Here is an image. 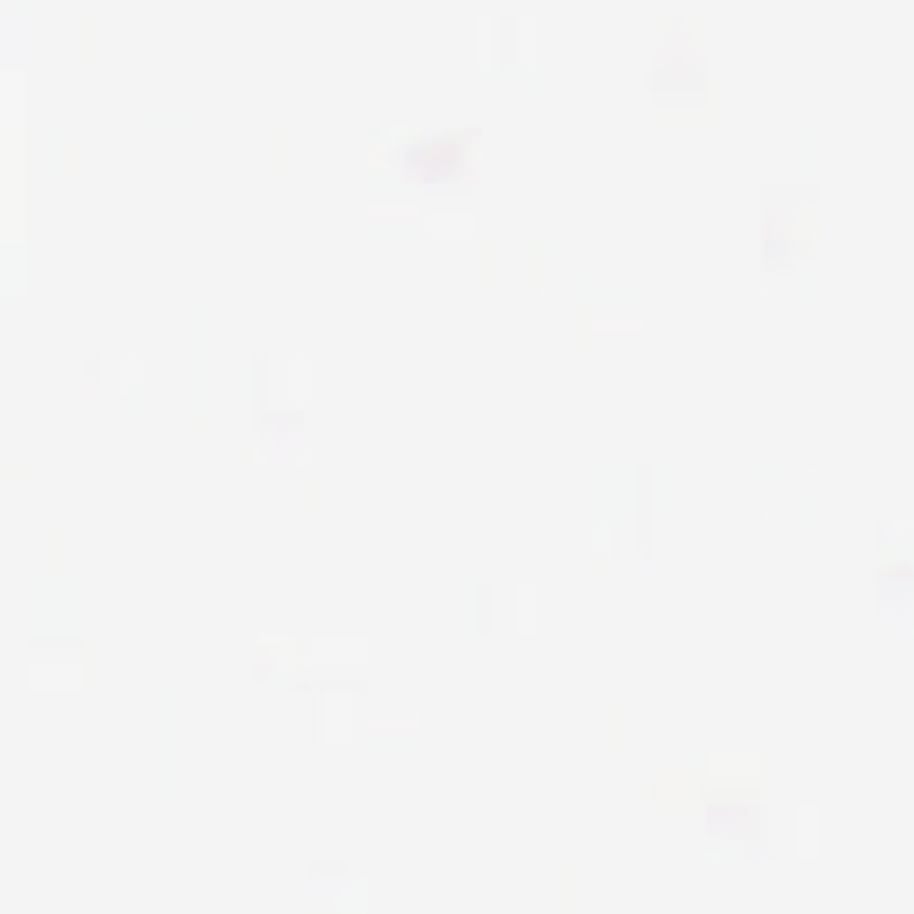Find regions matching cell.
Listing matches in <instances>:
<instances>
[{"label": "cell", "instance_id": "6da1fadb", "mask_svg": "<svg viewBox=\"0 0 914 914\" xmlns=\"http://www.w3.org/2000/svg\"><path fill=\"white\" fill-rule=\"evenodd\" d=\"M650 347V300L643 297H582L579 304V350L611 354V350Z\"/></svg>", "mask_w": 914, "mask_h": 914}, {"label": "cell", "instance_id": "7a4b0ae2", "mask_svg": "<svg viewBox=\"0 0 914 914\" xmlns=\"http://www.w3.org/2000/svg\"><path fill=\"white\" fill-rule=\"evenodd\" d=\"M97 640L86 636H33L29 679L36 690H97Z\"/></svg>", "mask_w": 914, "mask_h": 914}, {"label": "cell", "instance_id": "3957f363", "mask_svg": "<svg viewBox=\"0 0 914 914\" xmlns=\"http://www.w3.org/2000/svg\"><path fill=\"white\" fill-rule=\"evenodd\" d=\"M707 72L704 18L661 15L650 36V75H700Z\"/></svg>", "mask_w": 914, "mask_h": 914}, {"label": "cell", "instance_id": "277c9868", "mask_svg": "<svg viewBox=\"0 0 914 914\" xmlns=\"http://www.w3.org/2000/svg\"><path fill=\"white\" fill-rule=\"evenodd\" d=\"M482 75H518L536 68V18L493 15L482 18Z\"/></svg>", "mask_w": 914, "mask_h": 914}, {"label": "cell", "instance_id": "5b68a950", "mask_svg": "<svg viewBox=\"0 0 914 914\" xmlns=\"http://www.w3.org/2000/svg\"><path fill=\"white\" fill-rule=\"evenodd\" d=\"M247 400V361L240 354H211L204 350V372H200V429H211V422L233 415Z\"/></svg>", "mask_w": 914, "mask_h": 914}, {"label": "cell", "instance_id": "8992f818", "mask_svg": "<svg viewBox=\"0 0 914 914\" xmlns=\"http://www.w3.org/2000/svg\"><path fill=\"white\" fill-rule=\"evenodd\" d=\"M254 511L261 522H304L311 515L304 468H258Z\"/></svg>", "mask_w": 914, "mask_h": 914}, {"label": "cell", "instance_id": "52a82bcc", "mask_svg": "<svg viewBox=\"0 0 914 914\" xmlns=\"http://www.w3.org/2000/svg\"><path fill=\"white\" fill-rule=\"evenodd\" d=\"M532 286V243L486 240L479 250V290L490 297H522Z\"/></svg>", "mask_w": 914, "mask_h": 914}, {"label": "cell", "instance_id": "ba28073f", "mask_svg": "<svg viewBox=\"0 0 914 914\" xmlns=\"http://www.w3.org/2000/svg\"><path fill=\"white\" fill-rule=\"evenodd\" d=\"M365 354H322L318 358V404L325 411H361L368 404Z\"/></svg>", "mask_w": 914, "mask_h": 914}, {"label": "cell", "instance_id": "9c48e42d", "mask_svg": "<svg viewBox=\"0 0 914 914\" xmlns=\"http://www.w3.org/2000/svg\"><path fill=\"white\" fill-rule=\"evenodd\" d=\"M258 679L283 682V690H300V672H315V640L311 636H261L254 647Z\"/></svg>", "mask_w": 914, "mask_h": 914}, {"label": "cell", "instance_id": "30bf717a", "mask_svg": "<svg viewBox=\"0 0 914 914\" xmlns=\"http://www.w3.org/2000/svg\"><path fill=\"white\" fill-rule=\"evenodd\" d=\"M586 72H550L547 86H540L543 118L550 129H582L593 115V90Z\"/></svg>", "mask_w": 914, "mask_h": 914}, {"label": "cell", "instance_id": "8fae6325", "mask_svg": "<svg viewBox=\"0 0 914 914\" xmlns=\"http://www.w3.org/2000/svg\"><path fill=\"white\" fill-rule=\"evenodd\" d=\"M365 215H368V225H372V233H379V236H415V233H425V229H429L433 208L425 204L422 193L383 190V193H372Z\"/></svg>", "mask_w": 914, "mask_h": 914}, {"label": "cell", "instance_id": "7c38bea8", "mask_svg": "<svg viewBox=\"0 0 914 914\" xmlns=\"http://www.w3.org/2000/svg\"><path fill=\"white\" fill-rule=\"evenodd\" d=\"M700 540L704 532L693 522H665L657 525L654 536V572L665 575V579H686V575H700Z\"/></svg>", "mask_w": 914, "mask_h": 914}, {"label": "cell", "instance_id": "4fadbf2b", "mask_svg": "<svg viewBox=\"0 0 914 914\" xmlns=\"http://www.w3.org/2000/svg\"><path fill=\"white\" fill-rule=\"evenodd\" d=\"M700 425H704V418L686 415V411H661V415H654L650 447H654L657 468H672V465L686 468L690 461H697L700 443H704Z\"/></svg>", "mask_w": 914, "mask_h": 914}, {"label": "cell", "instance_id": "5bb4252c", "mask_svg": "<svg viewBox=\"0 0 914 914\" xmlns=\"http://www.w3.org/2000/svg\"><path fill=\"white\" fill-rule=\"evenodd\" d=\"M236 461H254L258 468H304L311 461L308 429H268L258 425V436L240 447Z\"/></svg>", "mask_w": 914, "mask_h": 914}, {"label": "cell", "instance_id": "9a60e30c", "mask_svg": "<svg viewBox=\"0 0 914 914\" xmlns=\"http://www.w3.org/2000/svg\"><path fill=\"white\" fill-rule=\"evenodd\" d=\"M422 697H368V736L422 740Z\"/></svg>", "mask_w": 914, "mask_h": 914}, {"label": "cell", "instance_id": "2e32d148", "mask_svg": "<svg viewBox=\"0 0 914 914\" xmlns=\"http://www.w3.org/2000/svg\"><path fill=\"white\" fill-rule=\"evenodd\" d=\"M479 118L490 129H529L540 122V104L529 83L493 86V93L479 100Z\"/></svg>", "mask_w": 914, "mask_h": 914}, {"label": "cell", "instance_id": "e0dca14e", "mask_svg": "<svg viewBox=\"0 0 914 914\" xmlns=\"http://www.w3.org/2000/svg\"><path fill=\"white\" fill-rule=\"evenodd\" d=\"M761 825H768V815L754 804V800H718V804H711V811H707V829H711L715 840L754 843Z\"/></svg>", "mask_w": 914, "mask_h": 914}, {"label": "cell", "instance_id": "ac0fdd59", "mask_svg": "<svg viewBox=\"0 0 914 914\" xmlns=\"http://www.w3.org/2000/svg\"><path fill=\"white\" fill-rule=\"evenodd\" d=\"M750 225V190L743 186H711V233L743 236Z\"/></svg>", "mask_w": 914, "mask_h": 914}, {"label": "cell", "instance_id": "d6986e66", "mask_svg": "<svg viewBox=\"0 0 914 914\" xmlns=\"http://www.w3.org/2000/svg\"><path fill=\"white\" fill-rule=\"evenodd\" d=\"M290 136L286 133H272V129H261L258 136H254V175L258 179H290V168H293V158H290Z\"/></svg>", "mask_w": 914, "mask_h": 914}, {"label": "cell", "instance_id": "ffe728a7", "mask_svg": "<svg viewBox=\"0 0 914 914\" xmlns=\"http://www.w3.org/2000/svg\"><path fill=\"white\" fill-rule=\"evenodd\" d=\"M311 368H318V358H311V354H293V358H290V386H286V408L308 411L311 404H315V379H318V372H311Z\"/></svg>", "mask_w": 914, "mask_h": 914}, {"label": "cell", "instance_id": "44dd1931", "mask_svg": "<svg viewBox=\"0 0 914 914\" xmlns=\"http://www.w3.org/2000/svg\"><path fill=\"white\" fill-rule=\"evenodd\" d=\"M468 607H465V629L468 632H493V586L482 579H472L465 586Z\"/></svg>", "mask_w": 914, "mask_h": 914}, {"label": "cell", "instance_id": "7402d4cb", "mask_svg": "<svg viewBox=\"0 0 914 914\" xmlns=\"http://www.w3.org/2000/svg\"><path fill=\"white\" fill-rule=\"evenodd\" d=\"M475 229H479V215L475 211L461 215L457 208H433L425 236H447V240H454V236H475Z\"/></svg>", "mask_w": 914, "mask_h": 914}, {"label": "cell", "instance_id": "603a6c76", "mask_svg": "<svg viewBox=\"0 0 914 914\" xmlns=\"http://www.w3.org/2000/svg\"><path fill=\"white\" fill-rule=\"evenodd\" d=\"M143 93L150 100L158 97H172V100H190L197 93V75L183 72V75H147L143 79Z\"/></svg>", "mask_w": 914, "mask_h": 914}, {"label": "cell", "instance_id": "cb8c5ba5", "mask_svg": "<svg viewBox=\"0 0 914 914\" xmlns=\"http://www.w3.org/2000/svg\"><path fill=\"white\" fill-rule=\"evenodd\" d=\"M50 140H54V133H50V129H40V133H33L29 140H25V175H29V179H36V183L54 175V165L47 161V154L54 150V143H50Z\"/></svg>", "mask_w": 914, "mask_h": 914}, {"label": "cell", "instance_id": "d4e9b609", "mask_svg": "<svg viewBox=\"0 0 914 914\" xmlns=\"http://www.w3.org/2000/svg\"><path fill=\"white\" fill-rule=\"evenodd\" d=\"M425 629L433 636L447 632V582L443 579L425 582Z\"/></svg>", "mask_w": 914, "mask_h": 914}, {"label": "cell", "instance_id": "484cf974", "mask_svg": "<svg viewBox=\"0 0 914 914\" xmlns=\"http://www.w3.org/2000/svg\"><path fill=\"white\" fill-rule=\"evenodd\" d=\"M247 404L254 411H268V358L265 354L247 361Z\"/></svg>", "mask_w": 914, "mask_h": 914}, {"label": "cell", "instance_id": "4316f807", "mask_svg": "<svg viewBox=\"0 0 914 914\" xmlns=\"http://www.w3.org/2000/svg\"><path fill=\"white\" fill-rule=\"evenodd\" d=\"M233 354H247L250 347H254V304H250L247 297L233 300Z\"/></svg>", "mask_w": 914, "mask_h": 914}, {"label": "cell", "instance_id": "83f0119b", "mask_svg": "<svg viewBox=\"0 0 914 914\" xmlns=\"http://www.w3.org/2000/svg\"><path fill=\"white\" fill-rule=\"evenodd\" d=\"M536 347L557 350V300H536Z\"/></svg>", "mask_w": 914, "mask_h": 914}, {"label": "cell", "instance_id": "f1b7e54d", "mask_svg": "<svg viewBox=\"0 0 914 914\" xmlns=\"http://www.w3.org/2000/svg\"><path fill=\"white\" fill-rule=\"evenodd\" d=\"M122 690H140V679H143V643L125 636L122 643Z\"/></svg>", "mask_w": 914, "mask_h": 914}, {"label": "cell", "instance_id": "f546056e", "mask_svg": "<svg viewBox=\"0 0 914 914\" xmlns=\"http://www.w3.org/2000/svg\"><path fill=\"white\" fill-rule=\"evenodd\" d=\"M140 50H143L140 18L125 15L122 18V68H140Z\"/></svg>", "mask_w": 914, "mask_h": 914}, {"label": "cell", "instance_id": "4dcf8cb0", "mask_svg": "<svg viewBox=\"0 0 914 914\" xmlns=\"http://www.w3.org/2000/svg\"><path fill=\"white\" fill-rule=\"evenodd\" d=\"M293 143V168H290V179H297V183H304V179H311V133L308 129H297V133H290Z\"/></svg>", "mask_w": 914, "mask_h": 914}, {"label": "cell", "instance_id": "1f68e13d", "mask_svg": "<svg viewBox=\"0 0 914 914\" xmlns=\"http://www.w3.org/2000/svg\"><path fill=\"white\" fill-rule=\"evenodd\" d=\"M532 582H522V604H511V622H515V632H532L536 625V604H532Z\"/></svg>", "mask_w": 914, "mask_h": 914}, {"label": "cell", "instance_id": "d6a6232c", "mask_svg": "<svg viewBox=\"0 0 914 914\" xmlns=\"http://www.w3.org/2000/svg\"><path fill=\"white\" fill-rule=\"evenodd\" d=\"M561 254H565L582 275L593 272V243L590 240H561Z\"/></svg>", "mask_w": 914, "mask_h": 914}, {"label": "cell", "instance_id": "836d02e7", "mask_svg": "<svg viewBox=\"0 0 914 914\" xmlns=\"http://www.w3.org/2000/svg\"><path fill=\"white\" fill-rule=\"evenodd\" d=\"M197 450H200V465H225V461H233V457L225 454V450L215 447V440H211L208 433H200Z\"/></svg>", "mask_w": 914, "mask_h": 914}, {"label": "cell", "instance_id": "e575fe53", "mask_svg": "<svg viewBox=\"0 0 914 914\" xmlns=\"http://www.w3.org/2000/svg\"><path fill=\"white\" fill-rule=\"evenodd\" d=\"M4 36H8V54H11V61H18V58H15V47L22 43V29H18V25L11 22L8 29H4Z\"/></svg>", "mask_w": 914, "mask_h": 914}]
</instances>
